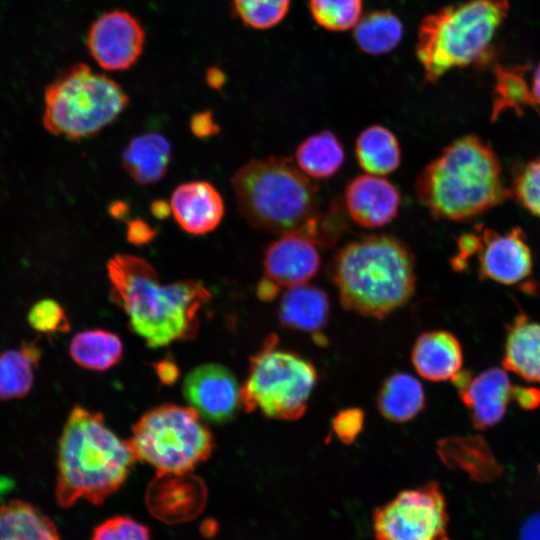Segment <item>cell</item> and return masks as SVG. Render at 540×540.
I'll return each mask as SVG.
<instances>
[{
  "label": "cell",
  "mask_w": 540,
  "mask_h": 540,
  "mask_svg": "<svg viewBox=\"0 0 540 540\" xmlns=\"http://www.w3.org/2000/svg\"><path fill=\"white\" fill-rule=\"evenodd\" d=\"M157 235L155 228L141 219H134L128 223L126 238L134 245H145L151 242Z\"/></svg>",
  "instance_id": "cell-39"
},
{
  "label": "cell",
  "mask_w": 540,
  "mask_h": 540,
  "mask_svg": "<svg viewBox=\"0 0 540 540\" xmlns=\"http://www.w3.org/2000/svg\"><path fill=\"white\" fill-rule=\"evenodd\" d=\"M415 256L401 239L371 234L342 246L328 274L344 309L383 319L405 305L416 289Z\"/></svg>",
  "instance_id": "cell-3"
},
{
  "label": "cell",
  "mask_w": 540,
  "mask_h": 540,
  "mask_svg": "<svg viewBox=\"0 0 540 540\" xmlns=\"http://www.w3.org/2000/svg\"><path fill=\"white\" fill-rule=\"evenodd\" d=\"M502 364L526 381L540 383V321L518 314L508 325Z\"/></svg>",
  "instance_id": "cell-21"
},
{
  "label": "cell",
  "mask_w": 540,
  "mask_h": 540,
  "mask_svg": "<svg viewBox=\"0 0 540 540\" xmlns=\"http://www.w3.org/2000/svg\"><path fill=\"white\" fill-rule=\"evenodd\" d=\"M416 195L436 219L469 221L511 198L494 149L477 135L457 138L425 165Z\"/></svg>",
  "instance_id": "cell-2"
},
{
  "label": "cell",
  "mask_w": 540,
  "mask_h": 540,
  "mask_svg": "<svg viewBox=\"0 0 540 540\" xmlns=\"http://www.w3.org/2000/svg\"><path fill=\"white\" fill-rule=\"evenodd\" d=\"M448 521L437 482L401 491L373 512L376 540H441Z\"/></svg>",
  "instance_id": "cell-10"
},
{
  "label": "cell",
  "mask_w": 540,
  "mask_h": 540,
  "mask_svg": "<svg viewBox=\"0 0 540 540\" xmlns=\"http://www.w3.org/2000/svg\"><path fill=\"white\" fill-rule=\"evenodd\" d=\"M206 489L202 480L190 472L157 473L151 482L147 500L152 511L166 518L169 512L195 513L202 506Z\"/></svg>",
  "instance_id": "cell-19"
},
{
  "label": "cell",
  "mask_w": 540,
  "mask_h": 540,
  "mask_svg": "<svg viewBox=\"0 0 540 540\" xmlns=\"http://www.w3.org/2000/svg\"><path fill=\"white\" fill-rule=\"evenodd\" d=\"M156 372L160 380L165 384L174 383L179 375L178 367L170 360H164L156 365Z\"/></svg>",
  "instance_id": "cell-42"
},
{
  "label": "cell",
  "mask_w": 540,
  "mask_h": 540,
  "mask_svg": "<svg viewBox=\"0 0 540 540\" xmlns=\"http://www.w3.org/2000/svg\"><path fill=\"white\" fill-rule=\"evenodd\" d=\"M231 184L241 215L267 233L300 232L320 211L319 187L290 158L252 159L235 171Z\"/></svg>",
  "instance_id": "cell-5"
},
{
  "label": "cell",
  "mask_w": 540,
  "mask_h": 540,
  "mask_svg": "<svg viewBox=\"0 0 540 540\" xmlns=\"http://www.w3.org/2000/svg\"><path fill=\"white\" fill-rule=\"evenodd\" d=\"M137 460L130 441L108 428L100 412L76 405L58 444V504L68 508L79 499L102 503L120 488Z\"/></svg>",
  "instance_id": "cell-4"
},
{
  "label": "cell",
  "mask_w": 540,
  "mask_h": 540,
  "mask_svg": "<svg viewBox=\"0 0 540 540\" xmlns=\"http://www.w3.org/2000/svg\"><path fill=\"white\" fill-rule=\"evenodd\" d=\"M350 217L342 197L332 199L325 211H319L299 232L319 248L329 249L348 230Z\"/></svg>",
  "instance_id": "cell-32"
},
{
  "label": "cell",
  "mask_w": 540,
  "mask_h": 540,
  "mask_svg": "<svg viewBox=\"0 0 540 540\" xmlns=\"http://www.w3.org/2000/svg\"><path fill=\"white\" fill-rule=\"evenodd\" d=\"M330 315L327 293L316 286L302 284L289 287L278 306L282 326L309 333L323 329Z\"/></svg>",
  "instance_id": "cell-22"
},
{
  "label": "cell",
  "mask_w": 540,
  "mask_h": 540,
  "mask_svg": "<svg viewBox=\"0 0 540 540\" xmlns=\"http://www.w3.org/2000/svg\"><path fill=\"white\" fill-rule=\"evenodd\" d=\"M145 31L133 15L115 9L101 14L90 26L87 47L96 63L107 71L131 68L140 58Z\"/></svg>",
  "instance_id": "cell-11"
},
{
  "label": "cell",
  "mask_w": 540,
  "mask_h": 540,
  "mask_svg": "<svg viewBox=\"0 0 540 540\" xmlns=\"http://www.w3.org/2000/svg\"><path fill=\"white\" fill-rule=\"evenodd\" d=\"M69 354L82 368L104 371L123 357V343L118 335L103 329L85 330L71 340Z\"/></svg>",
  "instance_id": "cell-28"
},
{
  "label": "cell",
  "mask_w": 540,
  "mask_h": 540,
  "mask_svg": "<svg viewBox=\"0 0 540 540\" xmlns=\"http://www.w3.org/2000/svg\"><path fill=\"white\" fill-rule=\"evenodd\" d=\"M403 36L400 19L388 10L369 12L354 26L357 47L368 55H383L394 50Z\"/></svg>",
  "instance_id": "cell-29"
},
{
  "label": "cell",
  "mask_w": 540,
  "mask_h": 540,
  "mask_svg": "<svg viewBox=\"0 0 540 540\" xmlns=\"http://www.w3.org/2000/svg\"><path fill=\"white\" fill-rule=\"evenodd\" d=\"M190 130L198 138H206L217 134L219 126L213 119L211 111H203L194 114L190 119Z\"/></svg>",
  "instance_id": "cell-40"
},
{
  "label": "cell",
  "mask_w": 540,
  "mask_h": 540,
  "mask_svg": "<svg viewBox=\"0 0 540 540\" xmlns=\"http://www.w3.org/2000/svg\"><path fill=\"white\" fill-rule=\"evenodd\" d=\"M416 372L432 382L452 380L462 368L463 353L459 340L445 330L419 335L411 353Z\"/></svg>",
  "instance_id": "cell-18"
},
{
  "label": "cell",
  "mask_w": 540,
  "mask_h": 540,
  "mask_svg": "<svg viewBox=\"0 0 540 540\" xmlns=\"http://www.w3.org/2000/svg\"><path fill=\"white\" fill-rule=\"evenodd\" d=\"M476 228L480 237L476 256L481 280L516 285L529 279L533 272V255L520 227L506 233L484 226Z\"/></svg>",
  "instance_id": "cell-12"
},
{
  "label": "cell",
  "mask_w": 540,
  "mask_h": 540,
  "mask_svg": "<svg viewBox=\"0 0 540 540\" xmlns=\"http://www.w3.org/2000/svg\"><path fill=\"white\" fill-rule=\"evenodd\" d=\"M437 453L446 466L463 471L475 480H491L501 473L500 464L480 435L441 439L437 443Z\"/></svg>",
  "instance_id": "cell-23"
},
{
  "label": "cell",
  "mask_w": 540,
  "mask_h": 540,
  "mask_svg": "<svg viewBox=\"0 0 540 540\" xmlns=\"http://www.w3.org/2000/svg\"><path fill=\"white\" fill-rule=\"evenodd\" d=\"M527 70L528 67L523 65L495 67L491 115L493 121L506 110H513L518 115L528 108L538 111L531 87L525 79Z\"/></svg>",
  "instance_id": "cell-31"
},
{
  "label": "cell",
  "mask_w": 540,
  "mask_h": 540,
  "mask_svg": "<svg viewBox=\"0 0 540 540\" xmlns=\"http://www.w3.org/2000/svg\"><path fill=\"white\" fill-rule=\"evenodd\" d=\"M183 395L190 407L213 423L230 421L241 407L240 387L235 376L216 363L192 369L184 379Z\"/></svg>",
  "instance_id": "cell-13"
},
{
  "label": "cell",
  "mask_w": 540,
  "mask_h": 540,
  "mask_svg": "<svg viewBox=\"0 0 540 540\" xmlns=\"http://www.w3.org/2000/svg\"><path fill=\"white\" fill-rule=\"evenodd\" d=\"M355 155L359 166L372 175L391 174L401 163L399 141L390 129L382 125L368 126L358 134Z\"/></svg>",
  "instance_id": "cell-25"
},
{
  "label": "cell",
  "mask_w": 540,
  "mask_h": 540,
  "mask_svg": "<svg viewBox=\"0 0 540 540\" xmlns=\"http://www.w3.org/2000/svg\"><path fill=\"white\" fill-rule=\"evenodd\" d=\"M531 91L537 106H540V62L534 70Z\"/></svg>",
  "instance_id": "cell-48"
},
{
  "label": "cell",
  "mask_w": 540,
  "mask_h": 540,
  "mask_svg": "<svg viewBox=\"0 0 540 540\" xmlns=\"http://www.w3.org/2000/svg\"><path fill=\"white\" fill-rule=\"evenodd\" d=\"M30 325L41 332H66L70 325L62 306L53 299H43L34 304L28 314Z\"/></svg>",
  "instance_id": "cell-36"
},
{
  "label": "cell",
  "mask_w": 540,
  "mask_h": 540,
  "mask_svg": "<svg viewBox=\"0 0 540 540\" xmlns=\"http://www.w3.org/2000/svg\"><path fill=\"white\" fill-rule=\"evenodd\" d=\"M107 274L112 301L149 347L167 346L196 335L198 312L211 298L202 283L183 279L162 284L151 263L128 254L110 258Z\"/></svg>",
  "instance_id": "cell-1"
},
{
  "label": "cell",
  "mask_w": 540,
  "mask_h": 540,
  "mask_svg": "<svg viewBox=\"0 0 540 540\" xmlns=\"http://www.w3.org/2000/svg\"><path fill=\"white\" fill-rule=\"evenodd\" d=\"M511 197L540 218V156L523 165L510 184Z\"/></svg>",
  "instance_id": "cell-35"
},
{
  "label": "cell",
  "mask_w": 540,
  "mask_h": 540,
  "mask_svg": "<svg viewBox=\"0 0 540 540\" xmlns=\"http://www.w3.org/2000/svg\"><path fill=\"white\" fill-rule=\"evenodd\" d=\"M314 21L328 31L353 28L362 16V0H309Z\"/></svg>",
  "instance_id": "cell-33"
},
{
  "label": "cell",
  "mask_w": 540,
  "mask_h": 540,
  "mask_svg": "<svg viewBox=\"0 0 540 540\" xmlns=\"http://www.w3.org/2000/svg\"><path fill=\"white\" fill-rule=\"evenodd\" d=\"M151 213L158 219H164L172 214L170 202L164 200H155L150 206Z\"/></svg>",
  "instance_id": "cell-45"
},
{
  "label": "cell",
  "mask_w": 540,
  "mask_h": 540,
  "mask_svg": "<svg viewBox=\"0 0 540 540\" xmlns=\"http://www.w3.org/2000/svg\"><path fill=\"white\" fill-rule=\"evenodd\" d=\"M453 383L459 390L461 401L470 412L473 426L478 430L498 424L513 400V385L506 370L502 368H488L474 378L461 371Z\"/></svg>",
  "instance_id": "cell-14"
},
{
  "label": "cell",
  "mask_w": 540,
  "mask_h": 540,
  "mask_svg": "<svg viewBox=\"0 0 540 540\" xmlns=\"http://www.w3.org/2000/svg\"><path fill=\"white\" fill-rule=\"evenodd\" d=\"M92 540H150L146 526L129 517L118 516L101 523Z\"/></svg>",
  "instance_id": "cell-37"
},
{
  "label": "cell",
  "mask_w": 540,
  "mask_h": 540,
  "mask_svg": "<svg viewBox=\"0 0 540 540\" xmlns=\"http://www.w3.org/2000/svg\"><path fill=\"white\" fill-rule=\"evenodd\" d=\"M206 80L210 87L220 88L225 82V76L219 69L211 68L207 71Z\"/></svg>",
  "instance_id": "cell-46"
},
{
  "label": "cell",
  "mask_w": 540,
  "mask_h": 540,
  "mask_svg": "<svg viewBox=\"0 0 540 540\" xmlns=\"http://www.w3.org/2000/svg\"><path fill=\"white\" fill-rule=\"evenodd\" d=\"M318 249L315 243L299 232L279 235L264 251L265 277L280 287L307 284L321 267Z\"/></svg>",
  "instance_id": "cell-16"
},
{
  "label": "cell",
  "mask_w": 540,
  "mask_h": 540,
  "mask_svg": "<svg viewBox=\"0 0 540 540\" xmlns=\"http://www.w3.org/2000/svg\"><path fill=\"white\" fill-rule=\"evenodd\" d=\"M169 140L156 132L134 136L125 146L121 161L129 176L139 185H152L165 177L172 161Z\"/></svg>",
  "instance_id": "cell-20"
},
{
  "label": "cell",
  "mask_w": 540,
  "mask_h": 540,
  "mask_svg": "<svg viewBox=\"0 0 540 540\" xmlns=\"http://www.w3.org/2000/svg\"><path fill=\"white\" fill-rule=\"evenodd\" d=\"M512 399L522 409H536L540 406V389L529 386H513Z\"/></svg>",
  "instance_id": "cell-41"
},
{
  "label": "cell",
  "mask_w": 540,
  "mask_h": 540,
  "mask_svg": "<svg viewBox=\"0 0 540 540\" xmlns=\"http://www.w3.org/2000/svg\"><path fill=\"white\" fill-rule=\"evenodd\" d=\"M441 540H448L445 536Z\"/></svg>",
  "instance_id": "cell-49"
},
{
  "label": "cell",
  "mask_w": 540,
  "mask_h": 540,
  "mask_svg": "<svg viewBox=\"0 0 540 540\" xmlns=\"http://www.w3.org/2000/svg\"><path fill=\"white\" fill-rule=\"evenodd\" d=\"M172 215L185 232L204 235L221 223L225 207L219 191L207 181L177 186L170 199Z\"/></svg>",
  "instance_id": "cell-17"
},
{
  "label": "cell",
  "mask_w": 540,
  "mask_h": 540,
  "mask_svg": "<svg viewBox=\"0 0 540 540\" xmlns=\"http://www.w3.org/2000/svg\"><path fill=\"white\" fill-rule=\"evenodd\" d=\"M0 540H61L53 521L23 501L0 505Z\"/></svg>",
  "instance_id": "cell-27"
},
{
  "label": "cell",
  "mask_w": 540,
  "mask_h": 540,
  "mask_svg": "<svg viewBox=\"0 0 540 540\" xmlns=\"http://www.w3.org/2000/svg\"><path fill=\"white\" fill-rule=\"evenodd\" d=\"M342 199L351 221L367 229L381 228L394 220L402 201L392 182L368 173L353 178Z\"/></svg>",
  "instance_id": "cell-15"
},
{
  "label": "cell",
  "mask_w": 540,
  "mask_h": 540,
  "mask_svg": "<svg viewBox=\"0 0 540 540\" xmlns=\"http://www.w3.org/2000/svg\"><path fill=\"white\" fill-rule=\"evenodd\" d=\"M40 354L34 343L0 353V400L22 398L30 392Z\"/></svg>",
  "instance_id": "cell-30"
},
{
  "label": "cell",
  "mask_w": 540,
  "mask_h": 540,
  "mask_svg": "<svg viewBox=\"0 0 540 540\" xmlns=\"http://www.w3.org/2000/svg\"><path fill=\"white\" fill-rule=\"evenodd\" d=\"M129 206L123 201H114L109 206V213L116 219H124L129 214Z\"/></svg>",
  "instance_id": "cell-47"
},
{
  "label": "cell",
  "mask_w": 540,
  "mask_h": 540,
  "mask_svg": "<svg viewBox=\"0 0 540 540\" xmlns=\"http://www.w3.org/2000/svg\"><path fill=\"white\" fill-rule=\"evenodd\" d=\"M314 365L299 354L279 348L269 335L250 359L248 376L240 387L241 407L267 418L292 421L305 413L317 383Z\"/></svg>",
  "instance_id": "cell-8"
},
{
  "label": "cell",
  "mask_w": 540,
  "mask_h": 540,
  "mask_svg": "<svg viewBox=\"0 0 540 540\" xmlns=\"http://www.w3.org/2000/svg\"><path fill=\"white\" fill-rule=\"evenodd\" d=\"M291 0H232L236 16L247 26L264 30L279 24Z\"/></svg>",
  "instance_id": "cell-34"
},
{
  "label": "cell",
  "mask_w": 540,
  "mask_h": 540,
  "mask_svg": "<svg viewBox=\"0 0 540 540\" xmlns=\"http://www.w3.org/2000/svg\"><path fill=\"white\" fill-rule=\"evenodd\" d=\"M377 406L380 414L391 422L410 421L425 407L422 384L407 373H394L382 383Z\"/></svg>",
  "instance_id": "cell-26"
},
{
  "label": "cell",
  "mask_w": 540,
  "mask_h": 540,
  "mask_svg": "<svg viewBox=\"0 0 540 540\" xmlns=\"http://www.w3.org/2000/svg\"><path fill=\"white\" fill-rule=\"evenodd\" d=\"M522 540H540V514L529 519L521 532Z\"/></svg>",
  "instance_id": "cell-44"
},
{
  "label": "cell",
  "mask_w": 540,
  "mask_h": 540,
  "mask_svg": "<svg viewBox=\"0 0 540 540\" xmlns=\"http://www.w3.org/2000/svg\"><path fill=\"white\" fill-rule=\"evenodd\" d=\"M138 458L157 473L191 472L207 460L214 439L202 417L192 408L163 404L143 414L129 440Z\"/></svg>",
  "instance_id": "cell-9"
},
{
  "label": "cell",
  "mask_w": 540,
  "mask_h": 540,
  "mask_svg": "<svg viewBox=\"0 0 540 540\" xmlns=\"http://www.w3.org/2000/svg\"><path fill=\"white\" fill-rule=\"evenodd\" d=\"M508 11L507 0H469L425 16L415 49L425 80L435 84L454 68L486 64Z\"/></svg>",
  "instance_id": "cell-6"
},
{
  "label": "cell",
  "mask_w": 540,
  "mask_h": 540,
  "mask_svg": "<svg viewBox=\"0 0 540 540\" xmlns=\"http://www.w3.org/2000/svg\"><path fill=\"white\" fill-rule=\"evenodd\" d=\"M364 412L359 408L339 411L332 420V429L345 444H351L362 431Z\"/></svg>",
  "instance_id": "cell-38"
},
{
  "label": "cell",
  "mask_w": 540,
  "mask_h": 540,
  "mask_svg": "<svg viewBox=\"0 0 540 540\" xmlns=\"http://www.w3.org/2000/svg\"><path fill=\"white\" fill-rule=\"evenodd\" d=\"M345 161V150L338 136L322 130L306 137L296 147L294 162L311 179L334 176Z\"/></svg>",
  "instance_id": "cell-24"
},
{
  "label": "cell",
  "mask_w": 540,
  "mask_h": 540,
  "mask_svg": "<svg viewBox=\"0 0 540 540\" xmlns=\"http://www.w3.org/2000/svg\"><path fill=\"white\" fill-rule=\"evenodd\" d=\"M128 103L127 93L112 78L74 64L45 89L43 127L68 140L91 138L113 124Z\"/></svg>",
  "instance_id": "cell-7"
},
{
  "label": "cell",
  "mask_w": 540,
  "mask_h": 540,
  "mask_svg": "<svg viewBox=\"0 0 540 540\" xmlns=\"http://www.w3.org/2000/svg\"><path fill=\"white\" fill-rule=\"evenodd\" d=\"M279 290L280 286L267 277L259 281L256 289L257 296L263 301L273 300L277 296Z\"/></svg>",
  "instance_id": "cell-43"
}]
</instances>
